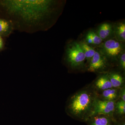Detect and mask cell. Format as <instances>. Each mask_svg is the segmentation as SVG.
I'll return each mask as SVG.
<instances>
[{"mask_svg":"<svg viewBox=\"0 0 125 125\" xmlns=\"http://www.w3.org/2000/svg\"><path fill=\"white\" fill-rule=\"evenodd\" d=\"M96 32L103 41L110 39L114 36L113 25L109 23H103L99 26Z\"/></svg>","mask_w":125,"mask_h":125,"instance_id":"obj_9","label":"cell"},{"mask_svg":"<svg viewBox=\"0 0 125 125\" xmlns=\"http://www.w3.org/2000/svg\"><path fill=\"white\" fill-rule=\"evenodd\" d=\"M118 91L119 88L108 89L101 92L100 94H97V97L102 101L116 102L119 99Z\"/></svg>","mask_w":125,"mask_h":125,"instance_id":"obj_10","label":"cell"},{"mask_svg":"<svg viewBox=\"0 0 125 125\" xmlns=\"http://www.w3.org/2000/svg\"><path fill=\"white\" fill-rule=\"evenodd\" d=\"M54 1L48 0H6L0 4L9 14L26 23H38L51 10Z\"/></svg>","mask_w":125,"mask_h":125,"instance_id":"obj_1","label":"cell"},{"mask_svg":"<svg viewBox=\"0 0 125 125\" xmlns=\"http://www.w3.org/2000/svg\"><path fill=\"white\" fill-rule=\"evenodd\" d=\"M97 93L92 85L80 90L68 99L66 112L69 116L85 122L93 113L94 104Z\"/></svg>","mask_w":125,"mask_h":125,"instance_id":"obj_2","label":"cell"},{"mask_svg":"<svg viewBox=\"0 0 125 125\" xmlns=\"http://www.w3.org/2000/svg\"><path fill=\"white\" fill-rule=\"evenodd\" d=\"M119 64L121 69L123 71L125 70V51L121 54L118 58Z\"/></svg>","mask_w":125,"mask_h":125,"instance_id":"obj_17","label":"cell"},{"mask_svg":"<svg viewBox=\"0 0 125 125\" xmlns=\"http://www.w3.org/2000/svg\"><path fill=\"white\" fill-rule=\"evenodd\" d=\"M115 102V101H102L97 97L94 104L93 115L102 114L114 118L113 115Z\"/></svg>","mask_w":125,"mask_h":125,"instance_id":"obj_6","label":"cell"},{"mask_svg":"<svg viewBox=\"0 0 125 125\" xmlns=\"http://www.w3.org/2000/svg\"><path fill=\"white\" fill-rule=\"evenodd\" d=\"M103 40L95 31L90 30L86 34L85 42L90 45H99L102 44Z\"/></svg>","mask_w":125,"mask_h":125,"instance_id":"obj_13","label":"cell"},{"mask_svg":"<svg viewBox=\"0 0 125 125\" xmlns=\"http://www.w3.org/2000/svg\"><path fill=\"white\" fill-rule=\"evenodd\" d=\"M114 119L105 115L94 114L90 117L85 122L88 125H114Z\"/></svg>","mask_w":125,"mask_h":125,"instance_id":"obj_8","label":"cell"},{"mask_svg":"<svg viewBox=\"0 0 125 125\" xmlns=\"http://www.w3.org/2000/svg\"><path fill=\"white\" fill-rule=\"evenodd\" d=\"M108 60L102 51H96L89 63L87 70L90 72L103 73L108 67Z\"/></svg>","mask_w":125,"mask_h":125,"instance_id":"obj_5","label":"cell"},{"mask_svg":"<svg viewBox=\"0 0 125 125\" xmlns=\"http://www.w3.org/2000/svg\"><path fill=\"white\" fill-rule=\"evenodd\" d=\"M81 46L83 49L85 56L87 62L89 63L92 57H93L96 52L95 50L93 47L88 45L85 42H80Z\"/></svg>","mask_w":125,"mask_h":125,"instance_id":"obj_16","label":"cell"},{"mask_svg":"<svg viewBox=\"0 0 125 125\" xmlns=\"http://www.w3.org/2000/svg\"><path fill=\"white\" fill-rule=\"evenodd\" d=\"M114 35L116 40L124 43L125 41V23L120 22L113 25Z\"/></svg>","mask_w":125,"mask_h":125,"instance_id":"obj_12","label":"cell"},{"mask_svg":"<svg viewBox=\"0 0 125 125\" xmlns=\"http://www.w3.org/2000/svg\"><path fill=\"white\" fill-rule=\"evenodd\" d=\"M13 29V24L11 21L0 18V36H8Z\"/></svg>","mask_w":125,"mask_h":125,"instance_id":"obj_14","label":"cell"},{"mask_svg":"<svg viewBox=\"0 0 125 125\" xmlns=\"http://www.w3.org/2000/svg\"><path fill=\"white\" fill-rule=\"evenodd\" d=\"M107 74L113 88H120L125 86V79L120 73L111 72Z\"/></svg>","mask_w":125,"mask_h":125,"instance_id":"obj_11","label":"cell"},{"mask_svg":"<svg viewBox=\"0 0 125 125\" xmlns=\"http://www.w3.org/2000/svg\"><path fill=\"white\" fill-rule=\"evenodd\" d=\"M101 51L108 59L116 60L125 51L122 43L110 39L103 43Z\"/></svg>","mask_w":125,"mask_h":125,"instance_id":"obj_4","label":"cell"},{"mask_svg":"<svg viewBox=\"0 0 125 125\" xmlns=\"http://www.w3.org/2000/svg\"><path fill=\"white\" fill-rule=\"evenodd\" d=\"M3 47V40L2 38H1V36H0V49H1Z\"/></svg>","mask_w":125,"mask_h":125,"instance_id":"obj_20","label":"cell"},{"mask_svg":"<svg viewBox=\"0 0 125 125\" xmlns=\"http://www.w3.org/2000/svg\"><path fill=\"white\" fill-rule=\"evenodd\" d=\"M125 102L122 100L118 99L115 103V107L113 117H116L114 119L123 118L125 117Z\"/></svg>","mask_w":125,"mask_h":125,"instance_id":"obj_15","label":"cell"},{"mask_svg":"<svg viewBox=\"0 0 125 125\" xmlns=\"http://www.w3.org/2000/svg\"><path fill=\"white\" fill-rule=\"evenodd\" d=\"M92 85L97 92L113 88L107 73H104L99 76Z\"/></svg>","mask_w":125,"mask_h":125,"instance_id":"obj_7","label":"cell"},{"mask_svg":"<svg viewBox=\"0 0 125 125\" xmlns=\"http://www.w3.org/2000/svg\"><path fill=\"white\" fill-rule=\"evenodd\" d=\"M114 125H125V117L114 119Z\"/></svg>","mask_w":125,"mask_h":125,"instance_id":"obj_19","label":"cell"},{"mask_svg":"<svg viewBox=\"0 0 125 125\" xmlns=\"http://www.w3.org/2000/svg\"><path fill=\"white\" fill-rule=\"evenodd\" d=\"M118 98H119V99L125 102V85L119 88Z\"/></svg>","mask_w":125,"mask_h":125,"instance_id":"obj_18","label":"cell"},{"mask_svg":"<svg viewBox=\"0 0 125 125\" xmlns=\"http://www.w3.org/2000/svg\"><path fill=\"white\" fill-rule=\"evenodd\" d=\"M86 60L85 54L80 42L71 43L66 49V61L73 69H80L84 66Z\"/></svg>","mask_w":125,"mask_h":125,"instance_id":"obj_3","label":"cell"}]
</instances>
